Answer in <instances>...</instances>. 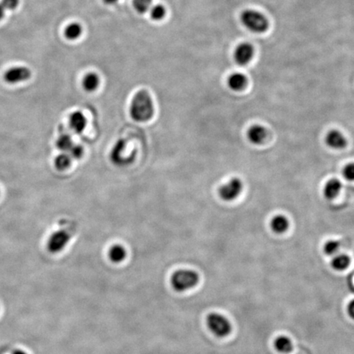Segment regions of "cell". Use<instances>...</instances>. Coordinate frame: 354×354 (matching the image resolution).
Here are the masks:
<instances>
[{"label": "cell", "instance_id": "1", "mask_svg": "<svg viewBox=\"0 0 354 354\" xmlns=\"http://www.w3.org/2000/svg\"><path fill=\"white\" fill-rule=\"evenodd\" d=\"M131 117L139 123L151 120L154 114L152 98L146 91H139L133 98L130 108Z\"/></svg>", "mask_w": 354, "mask_h": 354}, {"label": "cell", "instance_id": "2", "mask_svg": "<svg viewBox=\"0 0 354 354\" xmlns=\"http://www.w3.org/2000/svg\"><path fill=\"white\" fill-rule=\"evenodd\" d=\"M198 281L199 276L198 273L194 271L186 269L174 272L171 279L173 289L177 292L190 290L198 285Z\"/></svg>", "mask_w": 354, "mask_h": 354}, {"label": "cell", "instance_id": "3", "mask_svg": "<svg viewBox=\"0 0 354 354\" xmlns=\"http://www.w3.org/2000/svg\"><path fill=\"white\" fill-rule=\"evenodd\" d=\"M206 324L212 333L218 338L226 337L232 331L230 320L217 312H212L206 316Z\"/></svg>", "mask_w": 354, "mask_h": 354}, {"label": "cell", "instance_id": "4", "mask_svg": "<svg viewBox=\"0 0 354 354\" xmlns=\"http://www.w3.org/2000/svg\"><path fill=\"white\" fill-rule=\"evenodd\" d=\"M241 21L251 32L262 33L268 28V21L263 14L255 10H245L241 14Z\"/></svg>", "mask_w": 354, "mask_h": 354}, {"label": "cell", "instance_id": "5", "mask_svg": "<svg viewBox=\"0 0 354 354\" xmlns=\"http://www.w3.org/2000/svg\"><path fill=\"white\" fill-rule=\"evenodd\" d=\"M127 142L124 139H118L110 153V159L117 167H125L135 160L136 152L127 155Z\"/></svg>", "mask_w": 354, "mask_h": 354}, {"label": "cell", "instance_id": "6", "mask_svg": "<svg viewBox=\"0 0 354 354\" xmlns=\"http://www.w3.org/2000/svg\"><path fill=\"white\" fill-rule=\"evenodd\" d=\"M242 182L239 178H232L229 182L220 187L219 195L221 199L226 202H230L238 198L243 190Z\"/></svg>", "mask_w": 354, "mask_h": 354}, {"label": "cell", "instance_id": "7", "mask_svg": "<svg viewBox=\"0 0 354 354\" xmlns=\"http://www.w3.org/2000/svg\"><path fill=\"white\" fill-rule=\"evenodd\" d=\"M71 239L68 231L64 230H57L49 237L48 241V249L53 253H59L65 249Z\"/></svg>", "mask_w": 354, "mask_h": 354}, {"label": "cell", "instance_id": "8", "mask_svg": "<svg viewBox=\"0 0 354 354\" xmlns=\"http://www.w3.org/2000/svg\"><path fill=\"white\" fill-rule=\"evenodd\" d=\"M32 76V72L29 68L25 67H16L8 70L5 74V80L9 84H17L22 82Z\"/></svg>", "mask_w": 354, "mask_h": 354}, {"label": "cell", "instance_id": "9", "mask_svg": "<svg viewBox=\"0 0 354 354\" xmlns=\"http://www.w3.org/2000/svg\"><path fill=\"white\" fill-rule=\"evenodd\" d=\"M253 56V46L247 43L240 44L234 51V60L240 65H245L249 63Z\"/></svg>", "mask_w": 354, "mask_h": 354}, {"label": "cell", "instance_id": "10", "mask_svg": "<svg viewBox=\"0 0 354 354\" xmlns=\"http://www.w3.org/2000/svg\"><path fill=\"white\" fill-rule=\"evenodd\" d=\"M326 143L327 145L334 150H342L347 144V140L344 135L337 130H332L327 133L326 136Z\"/></svg>", "mask_w": 354, "mask_h": 354}, {"label": "cell", "instance_id": "11", "mask_svg": "<svg viewBox=\"0 0 354 354\" xmlns=\"http://www.w3.org/2000/svg\"><path fill=\"white\" fill-rule=\"evenodd\" d=\"M247 137L253 144H260L267 138V130L260 125H253L247 132Z\"/></svg>", "mask_w": 354, "mask_h": 354}, {"label": "cell", "instance_id": "12", "mask_svg": "<svg viewBox=\"0 0 354 354\" xmlns=\"http://www.w3.org/2000/svg\"><path fill=\"white\" fill-rule=\"evenodd\" d=\"M87 120L84 114L80 111H76L70 116L69 125L74 132L80 134L86 127Z\"/></svg>", "mask_w": 354, "mask_h": 354}, {"label": "cell", "instance_id": "13", "mask_svg": "<svg viewBox=\"0 0 354 354\" xmlns=\"http://www.w3.org/2000/svg\"><path fill=\"white\" fill-rule=\"evenodd\" d=\"M342 190V183L339 180L334 179L330 180L327 182L323 190L324 198L328 200L335 199L339 195V193Z\"/></svg>", "mask_w": 354, "mask_h": 354}, {"label": "cell", "instance_id": "14", "mask_svg": "<svg viewBox=\"0 0 354 354\" xmlns=\"http://www.w3.org/2000/svg\"><path fill=\"white\" fill-rule=\"evenodd\" d=\"M289 220L284 215L275 216L271 221V228L276 234L285 233L289 228Z\"/></svg>", "mask_w": 354, "mask_h": 354}, {"label": "cell", "instance_id": "15", "mask_svg": "<svg viewBox=\"0 0 354 354\" xmlns=\"http://www.w3.org/2000/svg\"><path fill=\"white\" fill-rule=\"evenodd\" d=\"M246 76L241 73L232 74L228 79V86L230 87L232 91H241L246 86Z\"/></svg>", "mask_w": 354, "mask_h": 354}, {"label": "cell", "instance_id": "16", "mask_svg": "<svg viewBox=\"0 0 354 354\" xmlns=\"http://www.w3.org/2000/svg\"><path fill=\"white\" fill-rule=\"evenodd\" d=\"M108 257L114 263H120L127 257V250L122 245H113L108 251Z\"/></svg>", "mask_w": 354, "mask_h": 354}, {"label": "cell", "instance_id": "17", "mask_svg": "<svg viewBox=\"0 0 354 354\" xmlns=\"http://www.w3.org/2000/svg\"><path fill=\"white\" fill-rule=\"evenodd\" d=\"M275 348L281 353H289L293 350V344L287 336H279L275 339Z\"/></svg>", "mask_w": 354, "mask_h": 354}, {"label": "cell", "instance_id": "18", "mask_svg": "<svg viewBox=\"0 0 354 354\" xmlns=\"http://www.w3.org/2000/svg\"><path fill=\"white\" fill-rule=\"evenodd\" d=\"M99 82H100V80H99L97 74H87L86 76H84V79H83V88L88 92H92L99 87Z\"/></svg>", "mask_w": 354, "mask_h": 354}, {"label": "cell", "instance_id": "19", "mask_svg": "<svg viewBox=\"0 0 354 354\" xmlns=\"http://www.w3.org/2000/svg\"><path fill=\"white\" fill-rule=\"evenodd\" d=\"M350 264V258L348 255L342 253L334 256L331 261L332 268L336 271H344Z\"/></svg>", "mask_w": 354, "mask_h": 354}, {"label": "cell", "instance_id": "20", "mask_svg": "<svg viewBox=\"0 0 354 354\" xmlns=\"http://www.w3.org/2000/svg\"><path fill=\"white\" fill-rule=\"evenodd\" d=\"M72 157L70 156L69 154L64 153L55 159V167L59 171H65L72 164Z\"/></svg>", "mask_w": 354, "mask_h": 354}, {"label": "cell", "instance_id": "21", "mask_svg": "<svg viewBox=\"0 0 354 354\" xmlns=\"http://www.w3.org/2000/svg\"><path fill=\"white\" fill-rule=\"evenodd\" d=\"M82 34V27L79 23L70 24L65 29V36L68 40H76Z\"/></svg>", "mask_w": 354, "mask_h": 354}, {"label": "cell", "instance_id": "22", "mask_svg": "<svg viewBox=\"0 0 354 354\" xmlns=\"http://www.w3.org/2000/svg\"><path fill=\"white\" fill-rule=\"evenodd\" d=\"M56 144H57V149L59 150H61L63 152L68 153L74 143L72 138L69 135L64 134V135L59 136L57 142H56Z\"/></svg>", "mask_w": 354, "mask_h": 354}, {"label": "cell", "instance_id": "23", "mask_svg": "<svg viewBox=\"0 0 354 354\" xmlns=\"http://www.w3.org/2000/svg\"><path fill=\"white\" fill-rule=\"evenodd\" d=\"M19 5V0H1L0 2V21L5 17V10H13Z\"/></svg>", "mask_w": 354, "mask_h": 354}, {"label": "cell", "instance_id": "24", "mask_svg": "<svg viewBox=\"0 0 354 354\" xmlns=\"http://www.w3.org/2000/svg\"><path fill=\"white\" fill-rule=\"evenodd\" d=\"M166 16V9L161 5H154L150 9V17L154 21H161Z\"/></svg>", "mask_w": 354, "mask_h": 354}, {"label": "cell", "instance_id": "25", "mask_svg": "<svg viewBox=\"0 0 354 354\" xmlns=\"http://www.w3.org/2000/svg\"><path fill=\"white\" fill-rule=\"evenodd\" d=\"M153 0H133V5L138 13H145L152 7Z\"/></svg>", "mask_w": 354, "mask_h": 354}, {"label": "cell", "instance_id": "26", "mask_svg": "<svg viewBox=\"0 0 354 354\" xmlns=\"http://www.w3.org/2000/svg\"><path fill=\"white\" fill-rule=\"evenodd\" d=\"M340 249V243L337 241H329L324 245V252L327 255L335 256Z\"/></svg>", "mask_w": 354, "mask_h": 354}, {"label": "cell", "instance_id": "27", "mask_svg": "<svg viewBox=\"0 0 354 354\" xmlns=\"http://www.w3.org/2000/svg\"><path fill=\"white\" fill-rule=\"evenodd\" d=\"M68 154H69L70 156L72 157V159H80V158H82L83 154H84V149L80 144L74 143Z\"/></svg>", "mask_w": 354, "mask_h": 354}, {"label": "cell", "instance_id": "28", "mask_svg": "<svg viewBox=\"0 0 354 354\" xmlns=\"http://www.w3.org/2000/svg\"><path fill=\"white\" fill-rule=\"evenodd\" d=\"M343 175L347 181L354 182V163L346 165L343 171Z\"/></svg>", "mask_w": 354, "mask_h": 354}, {"label": "cell", "instance_id": "29", "mask_svg": "<svg viewBox=\"0 0 354 354\" xmlns=\"http://www.w3.org/2000/svg\"><path fill=\"white\" fill-rule=\"evenodd\" d=\"M348 312L351 317L354 320V300L350 302L348 306Z\"/></svg>", "mask_w": 354, "mask_h": 354}, {"label": "cell", "instance_id": "30", "mask_svg": "<svg viewBox=\"0 0 354 354\" xmlns=\"http://www.w3.org/2000/svg\"><path fill=\"white\" fill-rule=\"evenodd\" d=\"M118 1H119V0H103V2L105 3L106 5H116Z\"/></svg>", "mask_w": 354, "mask_h": 354}, {"label": "cell", "instance_id": "31", "mask_svg": "<svg viewBox=\"0 0 354 354\" xmlns=\"http://www.w3.org/2000/svg\"><path fill=\"white\" fill-rule=\"evenodd\" d=\"M13 354H27L26 352H24L22 350H15Z\"/></svg>", "mask_w": 354, "mask_h": 354}]
</instances>
